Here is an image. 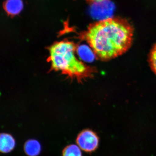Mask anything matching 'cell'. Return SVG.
Wrapping results in <instances>:
<instances>
[{
    "label": "cell",
    "instance_id": "obj_1",
    "mask_svg": "<svg viewBox=\"0 0 156 156\" xmlns=\"http://www.w3.org/2000/svg\"><path fill=\"white\" fill-rule=\"evenodd\" d=\"M86 38L98 57L104 61L126 53L132 45L134 29L126 20L108 18L90 25Z\"/></svg>",
    "mask_w": 156,
    "mask_h": 156
},
{
    "label": "cell",
    "instance_id": "obj_2",
    "mask_svg": "<svg viewBox=\"0 0 156 156\" xmlns=\"http://www.w3.org/2000/svg\"><path fill=\"white\" fill-rule=\"evenodd\" d=\"M75 47L67 41L56 43L50 49V59L52 67L70 76H81L88 71L86 66L75 56Z\"/></svg>",
    "mask_w": 156,
    "mask_h": 156
},
{
    "label": "cell",
    "instance_id": "obj_3",
    "mask_svg": "<svg viewBox=\"0 0 156 156\" xmlns=\"http://www.w3.org/2000/svg\"><path fill=\"white\" fill-rule=\"evenodd\" d=\"M76 141L81 150L90 153L94 151L98 147L99 138L95 132L87 129L79 133Z\"/></svg>",
    "mask_w": 156,
    "mask_h": 156
},
{
    "label": "cell",
    "instance_id": "obj_4",
    "mask_svg": "<svg viewBox=\"0 0 156 156\" xmlns=\"http://www.w3.org/2000/svg\"><path fill=\"white\" fill-rule=\"evenodd\" d=\"M15 139L12 135L2 133L0 137V151L3 153H8L13 150L15 146Z\"/></svg>",
    "mask_w": 156,
    "mask_h": 156
},
{
    "label": "cell",
    "instance_id": "obj_5",
    "mask_svg": "<svg viewBox=\"0 0 156 156\" xmlns=\"http://www.w3.org/2000/svg\"><path fill=\"white\" fill-rule=\"evenodd\" d=\"M23 8V4L21 0H7L4 3V9L9 15L19 14Z\"/></svg>",
    "mask_w": 156,
    "mask_h": 156
},
{
    "label": "cell",
    "instance_id": "obj_6",
    "mask_svg": "<svg viewBox=\"0 0 156 156\" xmlns=\"http://www.w3.org/2000/svg\"><path fill=\"white\" fill-rule=\"evenodd\" d=\"M24 151L27 156H37L41 151V147L37 140L30 139L24 144Z\"/></svg>",
    "mask_w": 156,
    "mask_h": 156
},
{
    "label": "cell",
    "instance_id": "obj_7",
    "mask_svg": "<svg viewBox=\"0 0 156 156\" xmlns=\"http://www.w3.org/2000/svg\"><path fill=\"white\" fill-rule=\"evenodd\" d=\"M81 150L76 144L68 145L62 151V156H82Z\"/></svg>",
    "mask_w": 156,
    "mask_h": 156
},
{
    "label": "cell",
    "instance_id": "obj_8",
    "mask_svg": "<svg viewBox=\"0 0 156 156\" xmlns=\"http://www.w3.org/2000/svg\"><path fill=\"white\" fill-rule=\"evenodd\" d=\"M148 59L151 69L156 75V43L150 52Z\"/></svg>",
    "mask_w": 156,
    "mask_h": 156
},
{
    "label": "cell",
    "instance_id": "obj_9",
    "mask_svg": "<svg viewBox=\"0 0 156 156\" xmlns=\"http://www.w3.org/2000/svg\"><path fill=\"white\" fill-rule=\"evenodd\" d=\"M78 52L81 58L85 60H91V56L90 50L89 48L85 46H82L78 48Z\"/></svg>",
    "mask_w": 156,
    "mask_h": 156
},
{
    "label": "cell",
    "instance_id": "obj_10",
    "mask_svg": "<svg viewBox=\"0 0 156 156\" xmlns=\"http://www.w3.org/2000/svg\"><path fill=\"white\" fill-rule=\"evenodd\" d=\"M87 1H89V2H91L95 3L104 2V1H105V0H87Z\"/></svg>",
    "mask_w": 156,
    "mask_h": 156
}]
</instances>
